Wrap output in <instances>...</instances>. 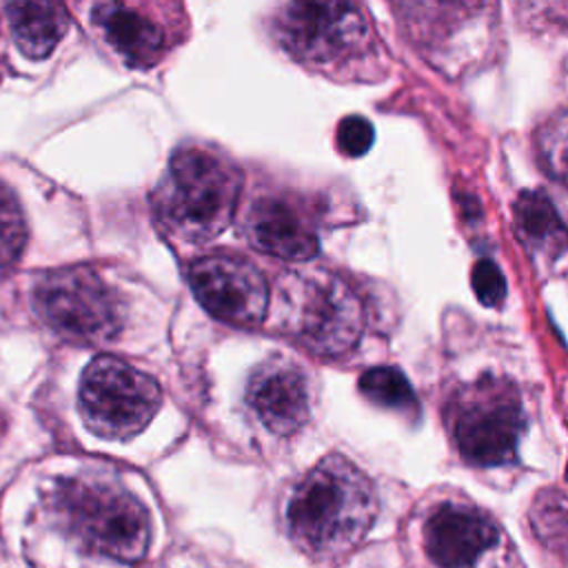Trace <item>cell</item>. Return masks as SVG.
Wrapping results in <instances>:
<instances>
[{
  "label": "cell",
  "instance_id": "cell-16",
  "mask_svg": "<svg viewBox=\"0 0 568 568\" xmlns=\"http://www.w3.org/2000/svg\"><path fill=\"white\" fill-rule=\"evenodd\" d=\"M362 395L386 410L417 413L419 404L408 377L395 366H373L359 377Z\"/></svg>",
  "mask_w": 568,
  "mask_h": 568
},
{
  "label": "cell",
  "instance_id": "cell-14",
  "mask_svg": "<svg viewBox=\"0 0 568 568\" xmlns=\"http://www.w3.org/2000/svg\"><path fill=\"white\" fill-rule=\"evenodd\" d=\"M513 222L532 255L552 260L568 251V226L544 191H521L513 204Z\"/></svg>",
  "mask_w": 568,
  "mask_h": 568
},
{
  "label": "cell",
  "instance_id": "cell-9",
  "mask_svg": "<svg viewBox=\"0 0 568 568\" xmlns=\"http://www.w3.org/2000/svg\"><path fill=\"white\" fill-rule=\"evenodd\" d=\"M189 282L197 302L226 324L257 326L268 313V284L260 268L240 255L213 253L195 260Z\"/></svg>",
  "mask_w": 568,
  "mask_h": 568
},
{
  "label": "cell",
  "instance_id": "cell-7",
  "mask_svg": "<svg viewBox=\"0 0 568 568\" xmlns=\"http://www.w3.org/2000/svg\"><path fill=\"white\" fill-rule=\"evenodd\" d=\"M36 306L49 326L78 342H104L122 328L115 291L87 266L47 273L36 286Z\"/></svg>",
  "mask_w": 568,
  "mask_h": 568
},
{
  "label": "cell",
  "instance_id": "cell-10",
  "mask_svg": "<svg viewBox=\"0 0 568 568\" xmlns=\"http://www.w3.org/2000/svg\"><path fill=\"white\" fill-rule=\"evenodd\" d=\"M246 404L275 435H293L311 417V393L304 371L286 359L271 357L260 364L246 384Z\"/></svg>",
  "mask_w": 568,
  "mask_h": 568
},
{
  "label": "cell",
  "instance_id": "cell-1",
  "mask_svg": "<svg viewBox=\"0 0 568 568\" xmlns=\"http://www.w3.org/2000/svg\"><path fill=\"white\" fill-rule=\"evenodd\" d=\"M47 517L73 555L111 568L135 566L149 548L146 508L115 479L75 475L55 481Z\"/></svg>",
  "mask_w": 568,
  "mask_h": 568
},
{
  "label": "cell",
  "instance_id": "cell-4",
  "mask_svg": "<svg viewBox=\"0 0 568 568\" xmlns=\"http://www.w3.org/2000/svg\"><path fill=\"white\" fill-rule=\"evenodd\" d=\"M275 304L280 328L315 355L348 353L364 328L355 291L322 266L286 271L277 282Z\"/></svg>",
  "mask_w": 568,
  "mask_h": 568
},
{
  "label": "cell",
  "instance_id": "cell-19",
  "mask_svg": "<svg viewBox=\"0 0 568 568\" xmlns=\"http://www.w3.org/2000/svg\"><path fill=\"white\" fill-rule=\"evenodd\" d=\"M373 140H375V129L362 115H348L337 124L335 142H337V149L348 158H359L368 153V149L373 146Z\"/></svg>",
  "mask_w": 568,
  "mask_h": 568
},
{
  "label": "cell",
  "instance_id": "cell-20",
  "mask_svg": "<svg viewBox=\"0 0 568 568\" xmlns=\"http://www.w3.org/2000/svg\"><path fill=\"white\" fill-rule=\"evenodd\" d=\"M473 291L484 306H499L506 297V280L499 266L490 260H477L470 273Z\"/></svg>",
  "mask_w": 568,
  "mask_h": 568
},
{
  "label": "cell",
  "instance_id": "cell-15",
  "mask_svg": "<svg viewBox=\"0 0 568 568\" xmlns=\"http://www.w3.org/2000/svg\"><path fill=\"white\" fill-rule=\"evenodd\" d=\"M7 16L20 51L29 58H47L69 24L64 7L58 2H11Z\"/></svg>",
  "mask_w": 568,
  "mask_h": 568
},
{
  "label": "cell",
  "instance_id": "cell-21",
  "mask_svg": "<svg viewBox=\"0 0 568 568\" xmlns=\"http://www.w3.org/2000/svg\"><path fill=\"white\" fill-rule=\"evenodd\" d=\"M566 477H568V468H566Z\"/></svg>",
  "mask_w": 568,
  "mask_h": 568
},
{
  "label": "cell",
  "instance_id": "cell-17",
  "mask_svg": "<svg viewBox=\"0 0 568 568\" xmlns=\"http://www.w3.org/2000/svg\"><path fill=\"white\" fill-rule=\"evenodd\" d=\"M537 153L539 164L550 180L568 189V111L552 115L539 129Z\"/></svg>",
  "mask_w": 568,
  "mask_h": 568
},
{
  "label": "cell",
  "instance_id": "cell-13",
  "mask_svg": "<svg viewBox=\"0 0 568 568\" xmlns=\"http://www.w3.org/2000/svg\"><path fill=\"white\" fill-rule=\"evenodd\" d=\"M93 22L106 42L133 67H151L164 49V33L149 16L122 2L93 7Z\"/></svg>",
  "mask_w": 568,
  "mask_h": 568
},
{
  "label": "cell",
  "instance_id": "cell-11",
  "mask_svg": "<svg viewBox=\"0 0 568 568\" xmlns=\"http://www.w3.org/2000/svg\"><path fill=\"white\" fill-rule=\"evenodd\" d=\"M497 524L484 510L462 504H442L424 526V544L439 568H468L495 546Z\"/></svg>",
  "mask_w": 568,
  "mask_h": 568
},
{
  "label": "cell",
  "instance_id": "cell-18",
  "mask_svg": "<svg viewBox=\"0 0 568 568\" xmlns=\"http://www.w3.org/2000/svg\"><path fill=\"white\" fill-rule=\"evenodd\" d=\"M27 242V222L9 186L0 182V266L13 264Z\"/></svg>",
  "mask_w": 568,
  "mask_h": 568
},
{
  "label": "cell",
  "instance_id": "cell-6",
  "mask_svg": "<svg viewBox=\"0 0 568 568\" xmlns=\"http://www.w3.org/2000/svg\"><path fill=\"white\" fill-rule=\"evenodd\" d=\"M80 410L89 428L109 439L140 433L158 413V382L118 357L93 359L80 379Z\"/></svg>",
  "mask_w": 568,
  "mask_h": 568
},
{
  "label": "cell",
  "instance_id": "cell-3",
  "mask_svg": "<svg viewBox=\"0 0 568 568\" xmlns=\"http://www.w3.org/2000/svg\"><path fill=\"white\" fill-rule=\"evenodd\" d=\"M242 175L226 158L184 146L173 153L153 204L160 222L189 242H206L220 235L237 206Z\"/></svg>",
  "mask_w": 568,
  "mask_h": 568
},
{
  "label": "cell",
  "instance_id": "cell-8",
  "mask_svg": "<svg viewBox=\"0 0 568 568\" xmlns=\"http://www.w3.org/2000/svg\"><path fill=\"white\" fill-rule=\"evenodd\" d=\"M277 42L297 60L331 64L371 40L364 11L351 2H288L275 16Z\"/></svg>",
  "mask_w": 568,
  "mask_h": 568
},
{
  "label": "cell",
  "instance_id": "cell-2",
  "mask_svg": "<svg viewBox=\"0 0 568 568\" xmlns=\"http://www.w3.org/2000/svg\"><path fill=\"white\" fill-rule=\"evenodd\" d=\"M377 497L371 479L346 457H322L293 488L286 521L293 541L313 557L351 552L371 530Z\"/></svg>",
  "mask_w": 568,
  "mask_h": 568
},
{
  "label": "cell",
  "instance_id": "cell-12",
  "mask_svg": "<svg viewBox=\"0 0 568 568\" xmlns=\"http://www.w3.org/2000/svg\"><path fill=\"white\" fill-rule=\"evenodd\" d=\"M244 229L253 246L286 262H306L320 246L311 220L288 200L275 195L257 197L251 204Z\"/></svg>",
  "mask_w": 568,
  "mask_h": 568
},
{
  "label": "cell",
  "instance_id": "cell-5",
  "mask_svg": "<svg viewBox=\"0 0 568 568\" xmlns=\"http://www.w3.org/2000/svg\"><path fill=\"white\" fill-rule=\"evenodd\" d=\"M453 442L473 466H501L515 459L526 428L517 386L504 377L484 375L457 390L446 408Z\"/></svg>",
  "mask_w": 568,
  "mask_h": 568
}]
</instances>
